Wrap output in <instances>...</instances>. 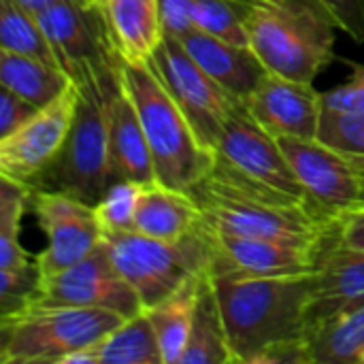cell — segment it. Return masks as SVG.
Wrapping results in <instances>:
<instances>
[{"instance_id":"obj_1","label":"cell","mask_w":364,"mask_h":364,"mask_svg":"<svg viewBox=\"0 0 364 364\" xmlns=\"http://www.w3.org/2000/svg\"><path fill=\"white\" fill-rule=\"evenodd\" d=\"M211 282L235 364H309L314 273Z\"/></svg>"},{"instance_id":"obj_2","label":"cell","mask_w":364,"mask_h":364,"mask_svg":"<svg viewBox=\"0 0 364 364\" xmlns=\"http://www.w3.org/2000/svg\"><path fill=\"white\" fill-rule=\"evenodd\" d=\"M335 23L316 0H256L245 11L250 47L269 73L314 83L333 60Z\"/></svg>"},{"instance_id":"obj_3","label":"cell","mask_w":364,"mask_h":364,"mask_svg":"<svg viewBox=\"0 0 364 364\" xmlns=\"http://www.w3.org/2000/svg\"><path fill=\"white\" fill-rule=\"evenodd\" d=\"M119 77L141 117L156 181L190 190L211 171L215 154L200 143L192 124L149 64L122 62Z\"/></svg>"},{"instance_id":"obj_4","label":"cell","mask_w":364,"mask_h":364,"mask_svg":"<svg viewBox=\"0 0 364 364\" xmlns=\"http://www.w3.org/2000/svg\"><path fill=\"white\" fill-rule=\"evenodd\" d=\"M188 192L198 203L205 224L232 235L322 247L337 226L311 209L243 190L211 171Z\"/></svg>"},{"instance_id":"obj_5","label":"cell","mask_w":364,"mask_h":364,"mask_svg":"<svg viewBox=\"0 0 364 364\" xmlns=\"http://www.w3.org/2000/svg\"><path fill=\"white\" fill-rule=\"evenodd\" d=\"M122 68V66H119ZM119 70L79 81V100L70 132L58 158L32 183L34 190H55L96 205L111 186L109 173V92Z\"/></svg>"},{"instance_id":"obj_6","label":"cell","mask_w":364,"mask_h":364,"mask_svg":"<svg viewBox=\"0 0 364 364\" xmlns=\"http://www.w3.org/2000/svg\"><path fill=\"white\" fill-rule=\"evenodd\" d=\"M122 322L107 309L32 305L2 316L0 363L62 364L70 354L94 348Z\"/></svg>"},{"instance_id":"obj_7","label":"cell","mask_w":364,"mask_h":364,"mask_svg":"<svg viewBox=\"0 0 364 364\" xmlns=\"http://www.w3.org/2000/svg\"><path fill=\"white\" fill-rule=\"evenodd\" d=\"M213 154L215 162L211 173L218 177L243 190L316 211L294 175L279 139L267 132L243 102H237L228 113Z\"/></svg>"},{"instance_id":"obj_8","label":"cell","mask_w":364,"mask_h":364,"mask_svg":"<svg viewBox=\"0 0 364 364\" xmlns=\"http://www.w3.org/2000/svg\"><path fill=\"white\" fill-rule=\"evenodd\" d=\"M102 243L145 309L158 305L188 279L207 273L211 262V250L200 226L179 241H162L136 230H124L105 232Z\"/></svg>"},{"instance_id":"obj_9","label":"cell","mask_w":364,"mask_h":364,"mask_svg":"<svg viewBox=\"0 0 364 364\" xmlns=\"http://www.w3.org/2000/svg\"><path fill=\"white\" fill-rule=\"evenodd\" d=\"M149 68L183 111L200 143L215 151L226 117L241 100L215 83L173 34H164V41L149 60Z\"/></svg>"},{"instance_id":"obj_10","label":"cell","mask_w":364,"mask_h":364,"mask_svg":"<svg viewBox=\"0 0 364 364\" xmlns=\"http://www.w3.org/2000/svg\"><path fill=\"white\" fill-rule=\"evenodd\" d=\"M60 68L79 83L85 77L119 70L122 58L115 51L102 6L60 0L36 15Z\"/></svg>"},{"instance_id":"obj_11","label":"cell","mask_w":364,"mask_h":364,"mask_svg":"<svg viewBox=\"0 0 364 364\" xmlns=\"http://www.w3.org/2000/svg\"><path fill=\"white\" fill-rule=\"evenodd\" d=\"M30 209L47 239L45 250L36 254L43 279L77 264L102 243L96 207L77 196L32 188Z\"/></svg>"},{"instance_id":"obj_12","label":"cell","mask_w":364,"mask_h":364,"mask_svg":"<svg viewBox=\"0 0 364 364\" xmlns=\"http://www.w3.org/2000/svg\"><path fill=\"white\" fill-rule=\"evenodd\" d=\"M34 305L107 309L124 320L145 311L139 294L115 269L105 243L77 264L45 277Z\"/></svg>"},{"instance_id":"obj_13","label":"cell","mask_w":364,"mask_h":364,"mask_svg":"<svg viewBox=\"0 0 364 364\" xmlns=\"http://www.w3.org/2000/svg\"><path fill=\"white\" fill-rule=\"evenodd\" d=\"M198 226L211 250V277H286L316 271L320 247L232 235L215 230L203 220Z\"/></svg>"},{"instance_id":"obj_14","label":"cell","mask_w":364,"mask_h":364,"mask_svg":"<svg viewBox=\"0 0 364 364\" xmlns=\"http://www.w3.org/2000/svg\"><path fill=\"white\" fill-rule=\"evenodd\" d=\"M79 100V85L60 94L53 102L38 109L17 130L0 139V175L26 183L38 179V175L58 158L66 136L70 132Z\"/></svg>"},{"instance_id":"obj_15","label":"cell","mask_w":364,"mask_h":364,"mask_svg":"<svg viewBox=\"0 0 364 364\" xmlns=\"http://www.w3.org/2000/svg\"><path fill=\"white\" fill-rule=\"evenodd\" d=\"M279 145L320 215L337 222L360 207V183L352 158L318 139H279Z\"/></svg>"},{"instance_id":"obj_16","label":"cell","mask_w":364,"mask_h":364,"mask_svg":"<svg viewBox=\"0 0 364 364\" xmlns=\"http://www.w3.org/2000/svg\"><path fill=\"white\" fill-rule=\"evenodd\" d=\"M243 105L275 139H318L324 102L314 83L267 73Z\"/></svg>"},{"instance_id":"obj_17","label":"cell","mask_w":364,"mask_h":364,"mask_svg":"<svg viewBox=\"0 0 364 364\" xmlns=\"http://www.w3.org/2000/svg\"><path fill=\"white\" fill-rule=\"evenodd\" d=\"M363 299L364 250L341 243L333 232L322 243L318 252V264L314 271L311 333L337 309Z\"/></svg>"},{"instance_id":"obj_18","label":"cell","mask_w":364,"mask_h":364,"mask_svg":"<svg viewBox=\"0 0 364 364\" xmlns=\"http://www.w3.org/2000/svg\"><path fill=\"white\" fill-rule=\"evenodd\" d=\"M179 41L198 62V66L241 102L252 96L262 77L269 73L250 45L224 41L198 28L186 32L183 36H179Z\"/></svg>"},{"instance_id":"obj_19","label":"cell","mask_w":364,"mask_h":364,"mask_svg":"<svg viewBox=\"0 0 364 364\" xmlns=\"http://www.w3.org/2000/svg\"><path fill=\"white\" fill-rule=\"evenodd\" d=\"M109 173L113 181L151 183L156 181L154 162L136 107L119 81L109 92Z\"/></svg>"},{"instance_id":"obj_20","label":"cell","mask_w":364,"mask_h":364,"mask_svg":"<svg viewBox=\"0 0 364 364\" xmlns=\"http://www.w3.org/2000/svg\"><path fill=\"white\" fill-rule=\"evenodd\" d=\"M102 15L122 62L149 64L164 41L160 0H105Z\"/></svg>"},{"instance_id":"obj_21","label":"cell","mask_w":364,"mask_h":364,"mask_svg":"<svg viewBox=\"0 0 364 364\" xmlns=\"http://www.w3.org/2000/svg\"><path fill=\"white\" fill-rule=\"evenodd\" d=\"M200 220V207L188 190L168 188L160 181L143 183L134 213L136 232L162 241H179L194 232Z\"/></svg>"},{"instance_id":"obj_22","label":"cell","mask_w":364,"mask_h":364,"mask_svg":"<svg viewBox=\"0 0 364 364\" xmlns=\"http://www.w3.org/2000/svg\"><path fill=\"white\" fill-rule=\"evenodd\" d=\"M207 273L188 279L173 294L162 299L158 305L145 309V314L156 331L164 364H181L183 352L188 348L190 333H192V324H194L200 284Z\"/></svg>"},{"instance_id":"obj_23","label":"cell","mask_w":364,"mask_h":364,"mask_svg":"<svg viewBox=\"0 0 364 364\" xmlns=\"http://www.w3.org/2000/svg\"><path fill=\"white\" fill-rule=\"evenodd\" d=\"M364 299L337 309L309 337V364H363Z\"/></svg>"},{"instance_id":"obj_24","label":"cell","mask_w":364,"mask_h":364,"mask_svg":"<svg viewBox=\"0 0 364 364\" xmlns=\"http://www.w3.org/2000/svg\"><path fill=\"white\" fill-rule=\"evenodd\" d=\"M181 364H235L228 331L209 273L200 284L194 324Z\"/></svg>"},{"instance_id":"obj_25","label":"cell","mask_w":364,"mask_h":364,"mask_svg":"<svg viewBox=\"0 0 364 364\" xmlns=\"http://www.w3.org/2000/svg\"><path fill=\"white\" fill-rule=\"evenodd\" d=\"M70 77L47 62L0 49V85L43 109L70 87Z\"/></svg>"},{"instance_id":"obj_26","label":"cell","mask_w":364,"mask_h":364,"mask_svg":"<svg viewBox=\"0 0 364 364\" xmlns=\"http://www.w3.org/2000/svg\"><path fill=\"white\" fill-rule=\"evenodd\" d=\"M96 364H164L147 314L124 320L94 346Z\"/></svg>"},{"instance_id":"obj_27","label":"cell","mask_w":364,"mask_h":364,"mask_svg":"<svg viewBox=\"0 0 364 364\" xmlns=\"http://www.w3.org/2000/svg\"><path fill=\"white\" fill-rule=\"evenodd\" d=\"M0 49L28 55L60 68L58 55L34 13L15 0H0Z\"/></svg>"},{"instance_id":"obj_28","label":"cell","mask_w":364,"mask_h":364,"mask_svg":"<svg viewBox=\"0 0 364 364\" xmlns=\"http://www.w3.org/2000/svg\"><path fill=\"white\" fill-rule=\"evenodd\" d=\"M32 188L0 175V269H17L36 260L21 241V218L30 207Z\"/></svg>"},{"instance_id":"obj_29","label":"cell","mask_w":364,"mask_h":364,"mask_svg":"<svg viewBox=\"0 0 364 364\" xmlns=\"http://www.w3.org/2000/svg\"><path fill=\"white\" fill-rule=\"evenodd\" d=\"M194 28L224 41L250 45L245 32V9L232 0H192Z\"/></svg>"},{"instance_id":"obj_30","label":"cell","mask_w":364,"mask_h":364,"mask_svg":"<svg viewBox=\"0 0 364 364\" xmlns=\"http://www.w3.org/2000/svg\"><path fill=\"white\" fill-rule=\"evenodd\" d=\"M143 183L134 181H113L102 198L94 205L96 215L105 232L134 230V213L139 207Z\"/></svg>"},{"instance_id":"obj_31","label":"cell","mask_w":364,"mask_h":364,"mask_svg":"<svg viewBox=\"0 0 364 364\" xmlns=\"http://www.w3.org/2000/svg\"><path fill=\"white\" fill-rule=\"evenodd\" d=\"M318 141L348 158H364V113L324 109L320 117Z\"/></svg>"},{"instance_id":"obj_32","label":"cell","mask_w":364,"mask_h":364,"mask_svg":"<svg viewBox=\"0 0 364 364\" xmlns=\"http://www.w3.org/2000/svg\"><path fill=\"white\" fill-rule=\"evenodd\" d=\"M41 282L43 275L36 260L17 269H0V316L32 307L41 294Z\"/></svg>"},{"instance_id":"obj_33","label":"cell","mask_w":364,"mask_h":364,"mask_svg":"<svg viewBox=\"0 0 364 364\" xmlns=\"http://www.w3.org/2000/svg\"><path fill=\"white\" fill-rule=\"evenodd\" d=\"M324 109L346 111V113H364V64L352 66V77L322 94Z\"/></svg>"},{"instance_id":"obj_34","label":"cell","mask_w":364,"mask_h":364,"mask_svg":"<svg viewBox=\"0 0 364 364\" xmlns=\"http://www.w3.org/2000/svg\"><path fill=\"white\" fill-rule=\"evenodd\" d=\"M318 6L354 41L364 43V0H316Z\"/></svg>"},{"instance_id":"obj_35","label":"cell","mask_w":364,"mask_h":364,"mask_svg":"<svg viewBox=\"0 0 364 364\" xmlns=\"http://www.w3.org/2000/svg\"><path fill=\"white\" fill-rule=\"evenodd\" d=\"M38 107L28 102L26 98L17 96L9 87L0 85V139L17 130L23 122H28Z\"/></svg>"},{"instance_id":"obj_36","label":"cell","mask_w":364,"mask_h":364,"mask_svg":"<svg viewBox=\"0 0 364 364\" xmlns=\"http://www.w3.org/2000/svg\"><path fill=\"white\" fill-rule=\"evenodd\" d=\"M160 17L164 26V34L183 36L194 30L192 17V0H160Z\"/></svg>"},{"instance_id":"obj_37","label":"cell","mask_w":364,"mask_h":364,"mask_svg":"<svg viewBox=\"0 0 364 364\" xmlns=\"http://www.w3.org/2000/svg\"><path fill=\"white\" fill-rule=\"evenodd\" d=\"M335 237L356 250H364V207L346 211L335 226Z\"/></svg>"},{"instance_id":"obj_38","label":"cell","mask_w":364,"mask_h":364,"mask_svg":"<svg viewBox=\"0 0 364 364\" xmlns=\"http://www.w3.org/2000/svg\"><path fill=\"white\" fill-rule=\"evenodd\" d=\"M17 4H21L23 9H28L30 13H34V15H38L41 11H45V9H49L51 4H55V2H60V0H15ZM75 2H87V4H96V0H75ZM100 6V4H98Z\"/></svg>"},{"instance_id":"obj_39","label":"cell","mask_w":364,"mask_h":364,"mask_svg":"<svg viewBox=\"0 0 364 364\" xmlns=\"http://www.w3.org/2000/svg\"><path fill=\"white\" fill-rule=\"evenodd\" d=\"M356 175H358V183H360V207H364V158H352Z\"/></svg>"},{"instance_id":"obj_40","label":"cell","mask_w":364,"mask_h":364,"mask_svg":"<svg viewBox=\"0 0 364 364\" xmlns=\"http://www.w3.org/2000/svg\"><path fill=\"white\" fill-rule=\"evenodd\" d=\"M102 2H105V0H96V4H100V6H102Z\"/></svg>"},{"instance_id":"obj_41","label":"cell","mask_w":364,"mask_h":364,"mask_svg":"<svg viewBox=\"0 0 364 364\" xmlns=\"http://www.w3.org/2000/svg\"><path fill=\"white\" fill-rule=\"evenodd\" d=\"M363 364H364V360H363Z\"/></svg>"}]
</instances>
